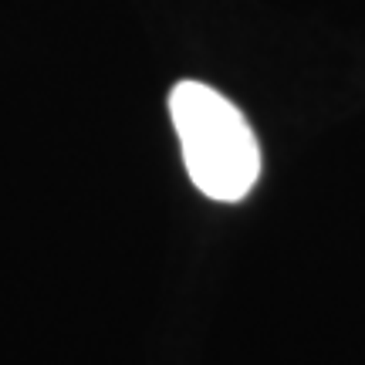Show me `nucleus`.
<instances>
[{"instance_id": "nucleus-1", "label": "nucleus", "mask_w": 365, "mask_h": 365, "mask_svg": "<svg viewBox=\"0 0 365 365\" xmlns=\"http://www.w3.org/2000/svg\"><path fill=\"white\" fill-rule=\"evenodd\" d=\"M170 115L196 190L220 203L244 200L261 176V149L240 108L210 85L180 81L170 91Z\"/></svg>"}]
</instances>
